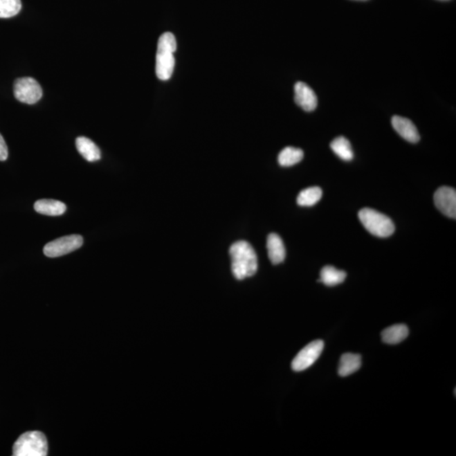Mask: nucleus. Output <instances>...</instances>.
<instances>
[{
    "mask_svg": "<svg viewBox=\"0 0 456 456\" xmlns=\"http://www.w3.org/2000/svg\"><path fill=\"white\" fill-rule=\"evenodd\" d=\"M232 259V271L237 280L253 277L258 270L256 253L246 241L233 244L229 250Z\"/></svg>",
    "mask_w": 456,
    "mask_h": 456,
    "instance_id": "f257e3e1",
    "label": "nucleus"
},
{
    "mask_svg": "<svg viewBox=\"0 0 456 456\" xmlns=\"http://www.w3.org/2000/svg\"><path fill=\"white\" fill-rule=\"evenodd\" d=\"M177 49V41L171 33H165L159 37L157 44L156 74L161 80L172 77L175 67L174 53Z\"/></svg>",
    "mask_w": 456,
    "mask_h": 456,
    "instance_id": "f03ea898",
    "label": "nucleus"
},
{
    "mask_svg": "<svg viewBox=\"0 0 456 456\" xmlns=\"http://www.w3.org/2000/svg\"><path fill=\"white\" fill-rule=\"evenodd\" d=\"M48 440L39 431L26 432L19 437L13 446L14 456H46L48 455Z\"/></svg>",
    "mask_w": 456,
    "mask_h": 456,
    "instance_id": "7ed1b4c3",
    "label": "nucleus"
},
{
    "mask_svg": "<svg viewBox=\"0 0 456 456\" xmlns=\"http://www.w3.org/2000/svg\"><path fill=\"white\" fill-rule=\"evenodd\" d=\"M359 220L372 235L379 237L392 236L394 225L390 217L374 209L363 208L358 213Z\"/></svg>",
    "mask_w": 456,
    "mask_h": 456,
    "instance_id": "20e7f679",
    "label": "nucleus"
},
{
    "mask_svg": "<svg viewBox=\"0 0 456 456\" xmlns=\"http://www.w3.org/2000/svg\"><path fill=\"white\" fill-rule=\"evenodd\" d=\"M14 95L19 102L35 104L43 97V89L33 77L18 78L14 82Z\"/></svg>",
    "mask_w": 456,
    "mask_h": 456,
    "instance_id": "39448f33",
    "label": "nucleus"
},
{
    "mask_svg": "<svg viewBox=\"0 0 456 456\" xmlns=\"http://www.w3.org/2000/svg\"><path fill=\"white\" fill-rule=\"evenodd\" d=\"M82 244L83 237L80 235L65 236L46 244L44 248V253L47 257L56 258V257L63 256L77 250L78 248L82 246Z\"/></svg>",
    "mask_w": 456,
    "mask_h": 456,
    "instance_id": "423d86ee",
    "label": "nucleus"
},
{
    "mask_svg": "<svg viewBox=\"0 0 456 456\" xmlns=\"http://www.w3.org/2000/svg\"><path fill=\"white\" fill-rule=\"evenodd\" d=\"M325 344L323 340H317L314 342L307 345V346L300 352L292 363V367L294 371L301 372L309 369L320 358L322 352H323Z\"/></svg>",
    "mask_w": 456,
    "mask_h": 456,
    "instance_id": "0eeeda50",
    "label": "nucleus"
},
{
    "mask_svg": "<svg viewBox=\"0 0 456 456\" xmlns=\"http://www.w3.org/2000/svg\"><path fill=\"white\" fill-rule=\"evenodd\" d=\"M435 203L437 208L446 217L456 218V192L453 188L444 186L439 188L435 194Z\"/></svg>",
    "mask_w": 456,
    "mask_h": 456,
    "instance_id": "6e6552de",
    "label": "nucleus"
},
{
    "mask_svg": "<svg viewBox=\"0 0 456 456\" xmlns=\"http://www.w3.org/2000/svg\"><path fill=\"white\" fill-rule=\"evenodd\" d=\"M295 102L306 112H312L318 105V98L312 88L304 82H298L294 86Z\"/></svg>",
    "mask_w": 456,
    "mask_h": 456,
    "instance_id": "1a4fd4ad",
    "label": "nucleus"
},
{
    "mask_svg": "<svg viewBox=\"0 0 456 456\" xmlns=\"http://www.w3.org/2000/svg\"><path fill=\"white\" fill-rule=\"evenodd\" d=\"M392 122L394 130L403 139L411 143H419L420 140L419 133L417 131L415 125L411 120H408V118L394 116Z\"/></svg>",
    "mask_w": 456,
    "mask_h": 456,
    "instance_id": "9d476101",
    "label": "nucleus"
},
{
    "mask_svg": "<svg viewBox=\"0 0 456 456\" xmlns=\"http://www.w3.org/2000/svg\"><path fill=\"white\" fill-rule=\"evenodd\" d=\"M268 256L272 264H278L284 262L286 248L279 235L271 233L267 239Z\"/></svg>",
    "mask_w": 456,
    "mask_h": 456,
    "instance_id": "9b49d317",
    "label": "nucleus"
},
{
    "mask_svg": "<svg viewBox=\"0 0 456 456\" xmlns=\"http://www.w3.org/2000/svg\"><path fill=\"white\" fill-rule=\"evenodd\" d=\"M76 148L87 162H97L101 159V151L93 140L86 137L80 136L76 139Z\"/></svg>",
    "mask_w": 456,
    "mask_h": 456,
    "instance_id": "f8f14e48",
    "label": "nucleus"
},
{
    "mask_svg": "<svg viewBox=\"0 0 456 456\" xmlns=\"http://www.w3.org/2000/svg\"><path fill=\"white\" fill-rule=\"evenodd\" d=\"M409 329L403 324L394 325L383 331L381 336L383 342L386 344L396 345L403 342L408 338Z\"/></svg>",
    "mask_w": 456,
    "mask_h": 456,
    "instance_id": "ddd939ff",
    "label": "nucleus"
},
{
    "mask_svg": "<svg viewBox=\"0 0 456 456\" xmlns=\"http://www.w3.org/2000/svg\"><path fill=\"white\" fill-rule=\"evenodd\" d=\"M34 209L46 216H61L66 212V206L63 202L55 200H40L34 204Z\"/></svg>",
    "mask_w": 456,
    "mask_h": 456,
    "instance_id": "4468645a",
    "label": "nucleus"
},
{
    "mask_svg": "<svg viewBox=\"0 0 456 456\" xmlns=\"http://www.w3.org/2000/svg\"><path fill=\"white\" fill-rule=\"evenodd\" d=\"M362 365L361 356L354 354H345L340 358L338 373L340 376L347 377L354 374Z\"/></svg>",
    "mask_w": 456,
    "mask_h": 456,
    "instance_id": "2eb2a0df",
    "label": "nucleus"
},
{
    "mask_svg": "<svg viewBox=\"0 0 456 456\" xmlns=\"http://www.w3.org/2000/svg\"><path fill=\"white\" fill-rule=\"evenodd\" d=\"M347 277L346 272L336 269L331 266H325L320 272L319 282L329 286L340 284Z\"/></svg>",
    "mask_w": 456,
    "mask_h": 456,
    "instance_id": "dca6fc26",
    "label": "nucleus"
},
{
    "mask_svg": "<svg viewBox=\"0 0 456 456\" xmlns=\"http://www.w3.org/2000/svg\"><path fill=\"white\" fill-rule=\"evenodd\" d=\"M304 152L300 148L286 147L280 152L278 163L282 167H292L300 163L304 158Z\"/></svg>",
    "mask_w": 456,
    "mask_h": 456,
    "instance_id": "f3484780",
    "label": "nucleus"
},
{
    "mask_svg": "<svg viewBox=\"0 0 456 456\" xmlns=\"http://www.w3.org/2000/svg\"><path fill=\"white\" fill-rule=\"evenodd\" d=\"M331 148L336 156L344 161H352L354 159V151H352L349 140L343 136L336 138L331 144Z\"/></svg>",
    "mask_w": 456,
    "mask_h": 456,
    "instance_id": "a211bd4d",
    "label": "nucleus"
},
{
    "mask_svg": "<svg viewBox=\"0 0 456 456\" xmlns=\"http://www.w3.org/2000/svg\"><path fill=\"white\" fill-rule=\"evenodd\" d=\"M322 190L320 187H310L301 191L298 194L297 202L300 206H313L316 205L322 198Z\"/></svg>",
    "mask_w": 456,
    "mask_h": 456,
    "instance_id": "6ab92c4d",
    "label": "nucleus"
},
{
    "mask_svg": "<svg viewBox=\"0 0 456 456\" xmlns=\"http://www.w3.org/2000/svg\"><path fill=\"white\" fill-rule=\"evenodd\" d=\"M21 10V0H0V18L13 17Z\"/></svg>",
    "mask_w": 456,
    "mask_h": 456,
    "instance_id": "aec40b11",
    "label": "nucleus"
},
{
    "mask_svg": "<svg viewBox=\"0 0 456 456\" xmlns=\"http://www.w3.org/2000/svg\"><path fill=\"white\" fill-rule=\"evenodd\" d=\"M8 155H9V152H8L6 140L0 134V161L1 162L6 161L8 158Z\"/></svg>",
    "mask_w": 456,
    "mask_h": 456,
    "instance_id": "412c9836",
    "label": "nucleus"
}]
</instances>
